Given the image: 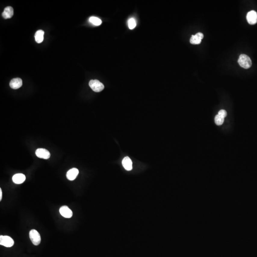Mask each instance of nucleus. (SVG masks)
Masks as SVG:
<instances>
[{
  "mask_svg": "<svg viewBox=\"0 0 257 257\" xmlns=\"http://www.w3.org/2000/svg\"><path fill=\"white\" fill-rule=\"evenodd\" d=\"M89 86L95 92H100L104 88V84L97 80H91L89 82Z\"/></svg>",
  "mask_w": 257,
  "mask_h": 257,
  "instance_id": "nucleus-2",
  "label": "nucleus"
},
{
  "mask_svg": "<svg viewBox=\"0 0 257 257\" xmlns=\"http://www.w3.org/2000/svg\"><path fill=\"white\" fill-rule=\"evenodd\" d=\"M36 154L39 158L46 159L50 158L51 156L50 153L48 150L42 148L38 149L36 150Z\"/></svg>",
  "mask_w": 257,
  "mask_h": 257,
  "instance_id": "nucleus-5",
  "label": "nucleus"
},
{
  "mask_svg": "<svg viewBox=\"0 0 257 257\" xmlns=\"http://www.w3.org/2000/svg\"><path fill=\"white\" fill-rule=\"evenodd\" d=\"M79 170L76 168H73L68 171L66 174L67 179L70 181H73L78 175Z\"/></svg>",
  "mask_w": 257,
  "mask_h": 257,
  "instance_id": "nucleus-10",
  "label": "nucleus"
},
{
  "mask_svg": "<svg viewBox=\"0 0 257 257\" xmlns=\"http://www.w3.org/2000/svg\"><path fill=\"white\" fill-rule=\"evenodd\" d=\"M224 121V118L222 117L221 115H216L215 117V122L217 125H221L223 124Z\"/></svg>",
  "mask_w": 257,
  "mask_h": 257,
  "instance_id": "nucleus-16",
  "label": "nucleus"
},
{
  "mask_svg": "<svg viewBox=\"0 0 257 257\" xmlns=\"http://www.w3.org/2000/svg\"><path fill=\"white\" fill-rule=\"evenodd\" d=\"M203 34L201 33H198L195 36L192 35L190 39V42L192 45H199L201 43V40L203 38Z\"/></svg>",
  "mask_w": 257,
  "mask_h": 257,
  "instance_id": "nucleus-8",
  "label": "nucleus"
},
{
  "mask_svg": "<svg viewBox=\"0 0 257 257\" xmlns=\"http://www.w3.org/2000/svg\"><path fill=\"white\" fill-rule=\"evenodd\" d=\"M44 34H45V32L42 30H38L37 31L34 37H35L36 41L38 43H40L42 42L43 38H44Z\"/></svg>",
  "mask_w": 257,
  "mask_h": 257,
  "instance_id": "nucleus-14",
  "label": "nucleus"
},
{
  "mask_svg": "<svg viewBox=\"0 0 257 257\" xmlns=\"http://www.w3.org/2000/svg\"><path fill=\"white\" fill-rule=\"evenodd\" d=\"M128 28L131 30H132L136 26V22L134 18H131L128 21Z\"/></svg>",
  "mask_w": 257,
  "mask_h": 257,
  "instance_id": "nucleus-17",
  "label": "nucleus"
},
{
  "mask_svg": "<svg viewBox=\"0 0 257 257\" xmlns=\"http://www.w3.org/2000/svg\"><path fill=\"white\" fill-rule=\"evenodd\" d=\"M239 65L243 68L249 69L252 65V60L248 55L246 54H241L239 57L238 60Z\"/></svg>",
  "mask_w": 257,
  "mask_h": 257,
  "instance_id": "nucleus-1",
  "label": "nucleus"
},
{
  "mask_svg": "<svg viewBox=\"0 0 257 257\" xmlns=\"http://www.w3.org/2000/svg\"><path fill=\"white\" fill-rule=\"evenodd\" d=\"M25 180H26V177L24 174H22V173H18V174H15L13 177V181L14 183L18 184L23 183L25 181Z\"/></svg>",
  "mask_w": 257,
  "mask_h": 257,
  "instance_id": "nucleus-12",
  "label": "nucleus"
},
{
  "mask_svg": "<svg viewBox=\"0 0 257 257\" xmlns=\"http://www.w3.org/2000/svg\"><path fill=\"white\" fill-rule=\"evenodd\" d=\"M247 20L248 23L254 25L257 23V13L255 11H251L247 14Z\"/></svg>",
  "mask_w": 257,
  "mask_h": 257,
  "instance_id": "nucleus-6",
  "label": "nucleus"
},
{
  "mask_svg": "<svg viewBox=\"0 0 257 257\" xmlns=\"http://www.w3.org/2000/svg\"><path fill=\"white\" fill-rule=\"evenodd\" d=\"M122 164L124 168L127 171H130L132 169V163L131 159L128 157H126L122 161Z\"/></svg>",
  "mask_w": 257,
  "mask_h": 257,
  "instance_id": "nucleus-11",
  "label": "nucleus"
},
{
  "mask_svg": "<svg viewBox=\"0 0 257 257\" xmlns=\"http://www.w3.org/2000/svg\"><path fill=\"white\" fill-rule=\"evenodd\" d=\"M59 212L61 215L66 218H71L73 216V212L68 206H63L60 207Z\"/></svg>",
  "mask_w": 257,
  "mask_h": 257,
  "instance_id": "nucleus-7",
  "label": "nucleus"
},
{
  "mask_svg": "<svg viewBox=\"0 0 257 257\" xmlns=\"http://www.w3.org/2000/svg\"><path fill=\"white\" fill-rule=\"evenodd\" d=\"M14 242L10 237L8 236H0V244L5 247L10 248L14 245Z\"/></svg>",
  "mask_w": 257,
  "mask_h": 257,
  "instance_id": "nucleus-4",
  "label": "nucleus"
},
{
  "mask_svg": "<svg viewBox=\"0 0 257 257\" xmlns=\"http://www.w3.org/2000/svg\"><path fill=\"white\" fill-rule=\"evenodd\" d=\"M29 236L32 243L34 245L37 246L41 241V238L39 232L36 230H32L29 233Z\"/></svg>",
  "mask_w": 257,
  "mask_h": 257,
  "instance_id": "nucleus-3",
  "label": "nucleus"
},
{
  "mask_svg": "<svg viewBox=\"0 0 257 257\" xmlns=\"http://www.w3.org/2000/svg\"><path fill=\"white\" fill-rule=\"evenodd\" d=\"M2 190L1 188L0 189V200L1 201L2 199Z\"/></svg>",
  "mask_w": 257,
  "mask_h": 257,
  "instance_id": "nucleus-19",
  "label": "nucleus"
},
{
  "mask_svg": "<svg viewBox=\"0 0 257 257\" xmlns=\"http://www.w3.org/2000/svg\"><path fill=\"white\" fill-rule=\"evenodd\" d=\"M218 115H221L222 117H223V118H225V117H226L227 116V112L225 110H220L218 113Z\"/></svg>",
  "mask_w": 257,
  "mask_h": 257,
  "instance_id": "nucleus-18",
  "label": "nucleus"
},
{
  "mask_svg": "<svg viewBox=\"0 0 257 257\" xmlns=\"http://www.w3.org/2000/svg\"><path fill=\"white\" fill-rule=\"evenodd\" d=\"M23 85V81L21 79L19 78L13 79L10 82V86L12 89H19L22 87Z\"/></svg>",
  "mask_w": 257,
  "mask_h": 257,
  "instance_id": "nucleus-9",
  "label": "nucleus"
},
{
  "mask_svg": "<svg viewBox=\"0 0 257 257\" xmlns=\"http://www.w3.org/2000/svg\"><path fill=\"white\" fill-rule=\"evenodd\" d=\"M2 17L4 18L7 19L11 18L14 15V9L11 6H8L6 7L4 10V11L2 14Z\"/></svg>",
  "mask_w": 257,
  "mask_h": 257,
  "instance_id": "nucleus-13",
  "label": "nucleus"
},
{
  "mask_svg": "<svg viewBox=\"0 0 257 257\" xmlns=\"http://www.w3.org/2000/svg\"><path fill=\"white\" fill-rule=\"evenodd\" d=\"M89 21H90V23H91L92 24L95 25V26H99L102 23V21L100 19H99L98 17H94V16L90 17V19H89Z\"/></svg>",
  "mask_w": 257,
  "mask_h": 257,
  "instance_id": "nucleus-15",
  "label": "nucleus"
}]
</instances>
